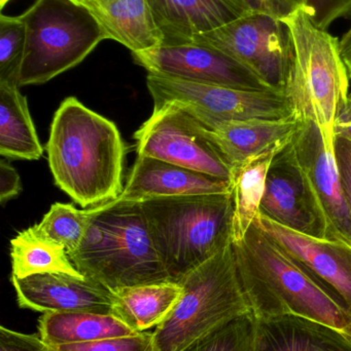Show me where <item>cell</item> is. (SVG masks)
Listing matches in <instances>:
<instances>
[{
	"mask_svg": "<svg viewBox=\"0 0 351 351\" xmlns=\"http://www.w3.org/2000/svg\"><path fill=\"white\" fill-rule=\"evenodd\" d=\"M41 339L49 348L126 337L135 332L113 313L69 311L43 313L38 319Z\"/></svg>",
	"mask_w": 351,
	"mask_h": 351,
	"instance_id": "obj_22",
	"label": "cell"
},
{
	"mask_svg": "<svg viewBox=\"0 0 351 351\" xmlns=\"http://www.w3.org/2000/svg\"><path fill=\"white\" fill-rule=\"evenodd\" d=\"M335 154L340 182L351 218V142L336 138Z\"/></svg>",
	"mask_w": 351,
	"mask_h": 351,
	"instance_id": "obj_33",
	"label": "cell"
},
{
	"mask_svg": "<svg viewBox=\"0 0 351 351\" xmlns=\"http://www.w3.org/2000/svg\"><path fill=\"white\" fill-rule=\"evenodd\" d=\"M141 204L173 282L232 243V192L152 198Z\"/></svg>",
	"mask_w": 351,
	"mask_h": 351,
	"instance_id": "obj_5",
	"label": "cell"
},
{
	"mask_svg": "<svg viewBox=\"0 0 351 351\" xmlns=\"http://www.w3.org/2000/svg\"><path fill=\"white\" fill-rule=\"evenodd\" d=\"M286 147H275L233 169L231 192L233 200L232 243L245 239L261 210L268 174L276 156Z\"/></svg>",
	"mask_w": 351,
	"mask_h": 351,
	"instance_id": "obj_23",
	"label": "cell"
},
{
	"mask_svg": "<svg viewBox=\"0 0 351 351\" xmlns=\"http://www.w3.org/2000/svg\"><path fill=\"white\" fill-rule=\"evenodd\" d=\"M146 86L154 108L174 105L204 128L228 121L282 119L294 115L284 93L196 84L152 74H148Z\"/></svg>",
	"mask_w": 351,
	"mask_h": 351,
	"instance_id": "obj_9",
	"label": "cell"
},
{
	"mask_svg": "<svg viewBox=\"0 0 351 351\" xmlns=\"http://www.w3.org/2000/svg\"><path fill=\"white\" fill-rule=\"evenodd\" d=\"M10 280L21 308L41 313H111V291L86 276L41 274Z\"/></svg>",
	"mask_w": 351,
	"mask_h": 351,
	"instance_id": "obj_13",
	"label": "cell"
},
{
	"mask_svg": "<svg viewBox=\"0 0 351 351\" xmlns=\"http://www.w3.org/2000/svg\"><path fill=\"white\" fill-rule=\"evenodd\" d=\"M45 149L56 185L82 208L113 202L123 192L121 134L76 97L66 98L56 111Z\"/></svg>",
	"mask_w": 351,
	"mask_h": 351,
	"instance_id": "obj_2",
	"label": "cell"
},
{
	"mask_svg": "<svg viewBox=\"0 0 351 351\" xmlns=\"http://www.w3.org/2000/svg\"><path fill=\"white\" fill-rule=\"evenodd\" d=\"M162 45L191 43L196 35L214 30L242 12L227 0H148Z\"/></svg>",
	"mask_w": 351,
	"mask_h": 351,
	"instance_id": "obj_17",
	"label": "cell"
},
{
	"mask_svg": "<svg viewBox=\"0 0 351 351\" xmlns=\"http://www.w3.org/2000/svg\"><path fill=\"white\" fill-rule=\"evenodd\" d=\"M90 212L78 210L72 204H54L37 228L63 245L68 255L78 249L88 227Z\"/></svg>",
	"mask_w": 351,
	"mask_h": 351,
	"instance_id": "obj_26",
	"label": "cell"
},
{
	"mask_svg": "<svg viewBox=\"0 0 351 351\" xmlns=\"http://www.w3.org/2000/svg\"><path fill=\"white\" fill-rule=\"evenodd\" d=\"M255 222L293 258L335 291L351 311L350 247L293 230L261 212Z\"/></svg>",
	"mask_w": 351,
	"mask_h": 351,
	"instance_id": "obj_14",
	"label": "cell"
},
{
	"mask_svg": "<svg viewBox=\"0 0 351 351\" xmlns=\"http://www.w3.org/2000/svg\"><path fill=\"white\" fill-rule=\"evenodd\" d=\"M335 137L351 142V119L350 121H336Z\"/></svg>",
	"mask_w": 351,
	"mask_h": 351,
	"instance_id": "obj_36",
	"label": "cell"
},
{
	"mask_svg": "<svg viewBox=\"0 0 351 351\" xmlns=\"http://www.w3.org/2000/svg\"><path fill=\"white\" fill-rule=\"evenodd\" d=\"M73 1L78 2V3H84L87 0H73Z\"/></svg>",
	"mask_w": 351,
	"mask_h": 351,
	"instance_id": "obj_38",
	"label": "cell"
},
{
	"mask_svg": "<svg viewBox=\"0 0 351 351\" xmlns=\"http://www.w3.org/2000/svg\"><path fill=\"white\" fill-rule=\"evenodd\" d=\"M12 276L28 278L41 274H66L84 278L63 245L41 232L36 225L21 231L10 241Z\"/></svg>",
	"mask_w": 351,
	"mask_h": 351,
	"instance_id": "obj_25",
	"label": "cell"
},
{
	"mask_svg": "<svg viewBox=\"0 0 351 351\" xmlns=\"http://www.w3.org/2000/svg\"><path fill=\"white\" fill-rule=\"evenodd\" d=\"M231 181L189 170L157 158L138 156L117 199L142 202L169 196L225 194Z\"/></svg>",
	"mask_w": 351,
	"mask_h": 351,
	"instance_id": "obj_15",
	"label": "cell"
},
{
	"mask_svg": "<svg viewBox=\"0 0 351 351\" xmlns=\"http://www.w3.org/2000/svg\"><path fill=\"white\" fill-rule=\"evenodd\" d=\"M183 294L152 331L148 351H183L220 326L251 313L241 286L233 243L183 276Z\"/></svg>",
	"mask_w": 351,
	"mask_h": 351,
	"instance_id": "obj_6",
	"label": "cell"
},
{
	"mask_svg": "<svg viewBox=\"0 0 351 351\" xmlns=\"http://www.w3.org/2000/svg\"><path fill=\"white\" fill-rule=\"evenodd\" d=\"M229 3L240 10L242 14L262 12L270 14L274 18H286L295 10L306 6L308 0H227Z\"/></svg>",
	"mask_w": 351,
	"mask_h": 351,
	"instance_id": "obj_30",
	"label": "cell"
},
{
	"mask_svg": "<svg viewBox=\"0 0 351 351\" xmlns=\"http://www.w3.org/2000/svg\"><path fill=\"white\" fill-rule=\"evenodd\" d=\"M301 123L292 115L282 119L228 121L205 129L232 173L233 169L272 148L286 147Z\"/></svg>",
	"mask_w": 351,
	"mask_h": 351,
	"instance_id": "obj_16",
	"label": "cell"
},
{
	"mask_svg": "<svg viewBox=\"0 0 351 351\" xmlns=\"http://www.w3.org/2000/svg\"><path fill=\"white\" fill-rule=\"evenodd\" d=\"M111 293V313L135 333L160 326L174 309L183 287L173 280L126 287Z\"/></svg>",
	"mask_w": 351,
	"mask_h": 351,
	"instance_id": "obj_21",
	"label": "cell"
},
{
	"mask_svg": "<svg viewBox=\"0 0 351 351\" xmlns=\"http://www.w3.org/2000/svg\"><path fill=\"white\" fill-rule=\"evenodd\" d=\"M25 47L26 27L20 16L0 14V82L18 86Z\"/></svg>",
	"mask_w": 351,
	"mask_h": 351,
	"instance_id": "obj_28",
	"label": "cell"
},
{
	"mask_svg": "<svg viewBox=\"0 0 351 351\" xmlns=\"http://www.w3.org/2000/svg\"><path fill=\"white\" fill-rule=\"evenodd\" d=\"M138 156L157 158L189 170L231 179V169L210 140L207 130L174 105L154 108L135 132Z\"/></svg>",
	"mask_w": 351,
	"mask_h": 351,
	"instance_id": "obj_11",
	"label": "cell"
},
{
	"mask_svg": "<svg viewBox=\"0 0 351 351\" xmlns=\"http://www.w3.org/2000/svg\"><path fill=\"white\" fill-rule=\"evenodd\" d=\"M308 10L317 26L327 30L334 22L351 14V0H308Z\"/></svg>",
	"mask_w": 351,
	"mask_h": 351,
	"instance_id": "obj_31",
	"label": "cell"
},
{
	"mask_svg": "<svg viewBox=\"0 0 351 351\" xmlns=\"http://www.w3.org/2000/svg\"><path fill=\"white\" fill-rule=\"evenodd\" d=\"M291 37V59L284 95L301 121H313L321 133L336 139L340 107L350 98V76L340 41L317 26L306 6L282 19Z\"/></svg>",
	"mask_w": 351,
	"mask_h": 351,
	"instance_id": "obj_4",
	"label": "cell"
},
{
	"mask_svg": "<svg viewBox=\"0 0 351 351\" xmlns=\"http://www.w3.org/2000/svg\"><path fill=\"white\" fill-rule=\"evenodd\" d=\"M350 100H351V93H350Z\"/></svg>",
	"mask_w": 351,
	"mask_h": 351,
	"instance_id": "obj_39",
	"label": "cell"
},
{
	"mask_svg": "<svg viewBox=\"0 0 351 351\" xmlns=\"http://www.w3.org/2000/svg\"><path fill=\"white\" fill-rule=\"evenodd\" d=\"M0 154L25 160H37L43 154L26 97L16 84L6 82H0Z\"/></svg>",
	"mask_w": 351,
	"mask_h": 351,
	"instance_id": "obj_24",
	"label": "cell"
},
{
	"mask_svg": "<svg viewBox=\"0 0 351 351\" xmlns=\"http://www.w3.org/2000/svg\"><path fill=\"white\" fill-rule=\"evenodd\" d=\"M131 56L152 75L242 90H271L238 62L208 45H160Z\"/></svg>",
	"mask_w": 351,
	"mask_h": 351,
	"instance_id": "obj_12",
	"label": "cell"
},
{
	"mask_svg": "<svg viewBox=\"0 0 351 351\" xmlns=\"http://www.w3.org/2000/svg\"><path fill=\"white\" fill-rule=\"evenodd\" d=\"M82 4L109 39L121 43L131 53L152 49L164 41L148 0H87Z\"/></svg>",
	"mask_w": 351,
	"mask_h": 351,
	"instance_id": "obj_18",
	"label": "cell"
},
{
	"mask_svg": "<svg viewBox=\"0 0 351 351\" xmlns=\"http://www.w3.org/2000/svg\"><path fill=\"white\" fill-rule=\"evenodd\" d=\"M241 286L257 319L299 317L351 337V311L341 297L293 258L253 221L233 243Z\"/></svg>",
	"mask_w": 351,
	"mask_h": 351,
	"instance_id": "obj_1",
	"label": "cell"
},
{
	"mask_svg": "<svg viewBox=\"0 0 351 351\" xmlns=\"http://www.w3.org/2000/svg\"><path fill=\"white\" fill-rule=\"evenodd\" d=\"M257 319L241 315L206 334L183 351H256Z\"/></svg>",
	"mask_w": 351,
	"mask_h": 351,
	"instance_id": "obj_27",
	"label": "cell"
},
{
	"mask_svg": "<svg viewBox=\"0 0 351 351\" xmlns=\"http://www.w3.org/2000/svg\"><path fill=\"white\" fill-rule=\"evenodd\" d=\"M335 141L326 137L317 123L302 121L282 154L300 176L319 237L351 247V218L340 182Z\"/></svg>",
	"mask_w": 351,
	"mask_h": 351,
	"instance_id": "obj_8",
	"label": "cell"
},
{
	"mask_svg": "<svg viewBox=\"0 0 351 351\" xmlns=\"http://www.w3.org/2000/svg\"><path fill=\"white\" fill-rule=\"evenodd\" d=\"M0 351H54L38 334H26L0 327Z\"/></svg>",
	"mask_w": 351,
	"mask_h": 351,
	"instance_id": "obj_32",
	"label": "cell"
},
{
	"mask_svg": "<svg viewBox=\"0 0 351 351\" xmlns=\"http://www.w3.org/2000/svg\"><path fill=\"white\" fill-rule=\"evenodd\" d=\"M22 189L20 176L8 160L0 162V202L2 204L18 195Z\"/></svg>",
	"mask_w": 351,
	"mask_h": 351,
	"instance_id": "obj_34",
	"label": "cell"
},
{
	"mask_svg": "<svg viewBox=\"0 0 351 351\" xmlns=\"http://www.w3.org/2000/svg\"><path fill=\"white\" fill-rule=\"evenodd\" d=\"M19 16L26 27L19 88L49 82L109 39L92 12L73 0H35Z\"/></svg>",
	"mask_w": 351,
	"mask_h": 351,
	"instance_id": "obj_7",
	"label": "cell"
},
{
	"mask_svg": "<svg viewBox=\"0 0 351 351\" xmlns=\"http://www.w3.org/2000/svg\"><path fill=\"white\" fill-rule=\"evenodd\" d=\"M256 351H351V337L303 317L257 319Z\"/></svg>",
	"mask_w": 351,
	"mask_h": 351,
	"instance_id": "obj_19",
	"label": "cell"
},
{
	"mask_svg": "<svg viewBox=\"0 0 351 351\" xmlns=\"http://www.w3.org/2000/svg\"><path fill=\"white\" fill-rule=\"evenodd\" d=\"M260 212L293 230L319 237L300 176L282 152L270 169Z\"/></svg>",
	"mask_w": 351,
	"mask_h": 351,
	"instance_id": "obj_20",
	"label": "cell"
},
{
	"mask_svg": "<svg viewBox=\"0 0 351 351\" xmlns=\"http://www.w3.org/2000/svg\"><path fill=\"white\" fill-rule=\"evenodd\" d=\"M10 1V0H0V8H1V10H3L4 6H5Z\"/></svg>",
	"mask_w": 351,
	"mask_h": 351,
	"instance_id": "obj_37",
	"label": "cell"
},
{
	"mask_svg": "<svg viewBox=\"0 0 351 351\" xmlns=\"http://www.w3.org/2000/svg\"><path fill=\"white\" fill-rule=\"evenodd\" d=\"M340 51L351 80V27L340 39Z\"/></svg>",
	"mask_w": 351,
	"mask_h": 351,
	"instance_id": "obj_35",
	"label": "cell"
},
{
	"mask_svg": "<svg viewBox=\"0 0 351 351\" xmlns=\"http://www.w3.org/2000/svg\"><path fill=\"white\" fill-rule=\"evenodd\" d=\"M191 43L214 47L257 76L269 90L284 93L291 59L288 27L280 19L249 12Z\"/></svg>",
	"mask_w": 351,
	"mask_h": 351,
	"instance_id": "obj_10",
	"label": "cell"
},
{
	"mask_svg": "<svg viewBox=\"0 0 351 351\" xmlns=\"http://www.w3.org/2000/svg\"><path fill=\"white\" fill-rule=\"evenodd\" d=\"M152 332H142L126 337L109 338L97 341L53 346L54 351H148Z\"/></svg>",
	"mask_w": 351,
	"mask_h": 351,
	"instance_id": "obj_29",
	"label": "cell"
},
{
	"mask_svg": "<svg viewBox=\"0 0 351 351\" xmlns=\"http://www.w3.org/2000/svg\"><path fill=\"white\" fill-rule=\"evenodd\" d=\"M76 269L107 290L171 280L157 251L141 202L115 199L89 208Z\"/></svg>",
	"mask_w": 351,
	"mask_h": 351,
	"instance_id": "obj_3",
	"label": "cell"
}]
</instances>
